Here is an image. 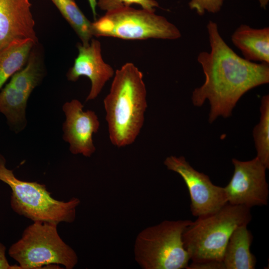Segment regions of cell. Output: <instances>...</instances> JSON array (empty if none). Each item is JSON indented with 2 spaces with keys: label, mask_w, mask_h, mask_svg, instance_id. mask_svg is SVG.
<instances>
[{
  "label": "cell",
  "mask_w": 269,
  "mask_h": 269,
  "mask_svg": "<svg viewBox=\"0 0 269 269\" xmlns=\"http://www.w3.org/2000/svg\"><path fill=\"white\" fill-rule=\"evenodd\" d=\"M210 51L199 53L197 61L205 76L203 84L192 92V102L201 106L210 105L209 122L232 115L237 103L246 92L269 82V63H257L237 55L221 36L217 24L207 25Z\"/></svg>",
  "instance_id": "1"
},
{
  "label": "cell",
  "mask_w": 269,
  "mask_h": 269,
  "mask_svg": "<svg viewBox=\"0 0 269 269\" xmlns=\"http://www.w3.org/2000/svg\"><path fill=\"white\" fill-rule=\"evenodd\" d=\"M143 75L133 63L117 69L104 100L111 142L120 148L132 144L143 125L147 107Z\"/></svg>",
  "instance_id": "2"
},
{
  "label": "cell",
  "mask_w": 269,
  "mask_h": 269,
  "mask_svg": "<svg viewBox=\"0 0 269 269\" xmlns=\"http://www.w3.org/2000/svg\"><path fill=\"white\" fill-rule=\"evenodd\" d=\"M252 220L250 208L227 203L216 212L197 217L182 234L184 248L192 262L222 261L234 230Z\"/></svg>",
  "instance_id": "3"
},
{
  "label": "cell",
  "mask_w": 269,
  "mask_h": 269,
  "mask_svg": "<svg viewBox=\"0 0 269 269\" xmlns=\"http://www.w3.org/2000/svg\"><path fill=\"white\" fill-rule=\"evenodd\" d=\"M6 160L0 153V180L7 184L12 191L10 204L20 215L34 221L47 222L58 225L60 222H73L76 208L80 200L73 198L67 202L55 199L44 185L17 178L5 166Z\"/></svg>",
  "instance_id": "4"
},
{
  "label": "cell",
  "mask_w": 269,
  "mask_h": 269,
  "mask_svg": "<svg viewBox=\"0 0 269 269\" xmlns=\"http://www.w3.org/2000/svg\"><path fill=\"white\" fill-rule=\"evenodd\" d=\"M192 221L165 220L139 233L134 246L135 261L143 269H187L190 260L182 234Z\"/></svg>",
  "instance_id": "5"
},
{
  "label": "cell",
  "mask_w": 269,
  "mask_h": 269,
  "mask_svg": "<svg viewBox=\"0 0 269 269\" xmlns=\"http://www.w3.org/2000/svg\"><path fill=\"white\" fill-rule=\"evenodd\" d=\"M55 223L34 221L8 250L20 269H38L60 264L72 269L78 262L75 251L59 236Z\"/></svg>",
  "instance_id": "6"
},
{
  "label": "cell",
  "mask_w": 269,
  "mask_h": 269,
  "mask_svg": "<svg viewBox=\"0 0 269 269\" xmlns=\"http://www.w3.org/2000/svg\"><path fill=\"white\" fill-rule=\"evenodd\" d=\"M155 12L131 6L106 12L92 22L93 35L133 40L179 38L181 34L177 26Z\"/></svg>",
  "instance_id": "7"
},
{
  "label": "cell",
  "mask_w": 269,
  "mask_h": 269,
  "mask_svg": "<svg viewBox=\"0 0 269 269\" xmlns=\"http://www.w3.org/2000/svg\"><path fill=\"white\" fill-rule=\"evenodd\" d=\"M164 164L184 180L189 193L190 211L193 216L213 213L228 203L224 188L214 184L208 175L195 170L184 157L168 156Z\"/></svg>",
  "instance_id": "8"
},
{
  "label": "cell",
  "mask_w": 269,
  "mask_h": 269,
  "mask_svg": "<svg viewBox=\"0 0 269 269\" xmlns=\"http://www.w3.org/2000/svg\"><path fill=\"white\" fill-rule=\"evenodd\" d=\"M232 161L234 173L224 187L228 203L250 208L267 205L269 190L265 165L257 157L244 161L233 158Z\"/></svg>",
  "instance_id": "9"
},
{
  "label": "cell",
  "mask_w": 269,
  "mask_h": 269,
  "mask_svg": "<svg viewBox=\"0 0 269 269\" xmlns=\"http://www.w3.org/2000/svg\"><path fill=\"white\" fill-rule=\"evenodd\" d=\"M83 107L76 99L63 105L65 121L63 124V137L69 143L72 154L90 157L96 151L92 136L98 132L100 122L95 112L84 111Z\"/></svg>",
  "instance_id": "10"
},
{
  "label": "cell",
  "mask_w": 269,
  "mask_h": 269,
  "mask_svg": "<svg viewBox=\"0 0 269 269\" xmlns=\"http://www.w3.org/2000/svg\"><path fill=\"white\" fill-rule=\"evenodd\" d=\"M78 54L73 66L70 68L67 77L76 82L81 76H86L91 81V87L86 101L96 99L105 84L115 74L113 67L105 62L102 55L100 41L92 39L88 44L78 43Z\"/></svg>",
  "instance_id": "11"
},
{
  "label": "cell",
  "mask_w": 269,
  "mask_h": 269,
  "mask_svg": "<svg viewBox=\"0 0 269 269\" xmlns=\"http://www.w3.org/2000/svg\"><path fill=\"white\" fill-rule=\"evenodd\" d=\"M31 6L29 0H0V52L16 41L37 42Z\"/></svg>",
  "instance_id": "12"
},
{
  "label": "cell",
  "mask_w": 269,
  "mask_h": 269,
  "mask_svg": "<svg viewBox=\"0 0 269 269\" xmlns=\"http://www.w3.org/2000/svg\"><path fill=\"white\" fill-rule=\"evenodd\" d=\"M231 40L250 61L269 63V27L254 28L240 25L233 33Z\"/></svg>",
  "instance_id": "13"
},
{
  "label": "cell",
  "mask_w": 269,
  "mask_h": 269,
  "mask_svg": "<svg viewBox=\"0 0 269 269\" xmlns=\"http://www.w3.org/2000/svg\"><path fill=\"white\" fill-rule=\"evenodd\" d=\"M247 225L238 226L232 233L222 259L225 269L255 268L256 259L250 250L253 236Z\"/></svg>",
  "instance_id": "14"
},
{
  "label": "cell",
  "mask_w": 269,
  "mask_h": 269,
  "mask_svg": "<svg viewBox=\"0 0 269 269\" xmlns=\"http://www.w3.org/2000/svg\"><path fill=\"white\" fill-rule=\"evenodd\" d=\"M29 96L9 83L0 90V112L4 115L9 127L16 133L26 126V109Z\"/></svg>",
  "instance_id": "15"
},
{
  "label": "cell",
  "mask_w": 269,
  "mask_h": 269,
  "mask_svg": "<svg viewBox=\"0 0 269 269\" xmlns=\"http://www.w3.org/2000/svg\"><path fill=\"white\" fill-rule=\"evenodd\" d=\"M36 44L30 39L16 41L0 52V90L6 81L25 65Z\"/></svg>",
  "instance_id": "16"
},
{
  "label": "cell",
  "mask_w": 269,
  "mask_h": 269,
  "mask_svg": "<svg viewBox=\"0 0 269 269\" xmlns=\"http://www.w3.org/2000/svg\"><path fill=\"white\" fill-rule=\"evenodd\" d=\"M75 31L84 45L93 36L92 22L86 17L75 0H51Z\"/></svg>",
  "instance_id": "17"
},
{
  "label": "cell",
  "mask_w": 269,
  "mask_h": 269,
  "mask_svg": "<svg viewBox=\"0 0 269 269\" xmlns=\"http://www.w3.org/2000/svg\"><path fill=\"white\" fill-rule=\"evenodd\" d=\"M25 64L11 77L9 83L30 96L41 82L44 75L40 58L34 49H32Z\"/></svg>",
  "instance_id": "18"
},
{
  "label": "cell",
  "mask_w": 269,
  "mask_h": 269,
  "mask_svg": "<svg viewBox=\"0 0 269 269\" xmlns=\"http://www.w3.org/2000/svg\"><path fill=\"white\" fill-rule=\"evenodd\" d=\"M260 122L253 130V136L257 152V157L269 167V95H264L261 100Z\"/></svg>",
  "instance_id": "19"
},
{
  "label": "cell",
  "mask_w": 269,
  "mask_h": 269,
  "mask_svg": "<svg viewBox=\"0 0 269 269\" xmlns=\"http://www.w3.org/2000/svg\"><path fill=\"white\" fill-rule=\"evenodd\" d=\"M133 4L140 5L141 8L155 11L159 4L155 0H97V6L106 12L127 6Z\"/></svg>",
  "instance_id": "20"
},
{
  "label": "cell",
  "mask_w": 269,
  "mask_h": 269,
  "mask_svg": "<svg viewBox=\"0 0 269 269\" xmlns=\"http://www.w3.org/2000/svg\"><path fill=\"white\" fill-rule=\"evenodd\" d=\"M224 0H190L189 6L200 15L206 11L215 13L221 10Z\"/></svg>",
  "instance_id": "21"
},
{
  "label": "cell",
  "mask_w": 269,
  "mask_h": 269,
  "mask_svg": "<svg viewBox=\"0 0 269 269\" xmlns=\"http://www.w3.org/2000/svg\"><path fill=\"white\" fill-rule=\"evenodd\" d=\"M187 269H225L222 261H210L192 262Z\"/></svg>",
  "instance_id": "22"
},
{
  "label": "cell",
  "mask_w": 269,
  "mask_h": 269,
  "mask_svg": "<svg viewBox=\"0 0 269 269\" xmlns=\"http://www.w3.org/2000/svg\"><path fill=\"white\" fill-rule=\"evenodd\" d=\"M5 247L0 243V269H20L19 266L10 265L5 255Z\"/></svg>",
  "instance_id": "23"
},
{
  "label": "cell",
  "mask_w": 269,
  "mask_h": 269,
  "mask_svg": "<svg viewBox=\"0 0 269 269\" xmlns=\"http://www.w3.org/2000/svg\"><path fill=\"white\" fill-rule=\"evenodd\" d=\"M90 4L91 9L92 10L94 17L96 19L97 13H96V6H97V0H88Z\"/></svg>",
  "instance_id": "24"
},
{
  "label": "cell",
  "mask_w": 269,
  "mask_h": 269,
  "mask_svg": "<svg viewBox=\"0 0 269 269\" xmlns=\"http://www.w3.org/2000/svg\"><path fill=\"white\" fill-rule=\"evenodd\" d=\"M260 6L263 8H266L267 6L269 0H258Z\"/></svg>",
  "instance_id": "25"
}]
</instances>
